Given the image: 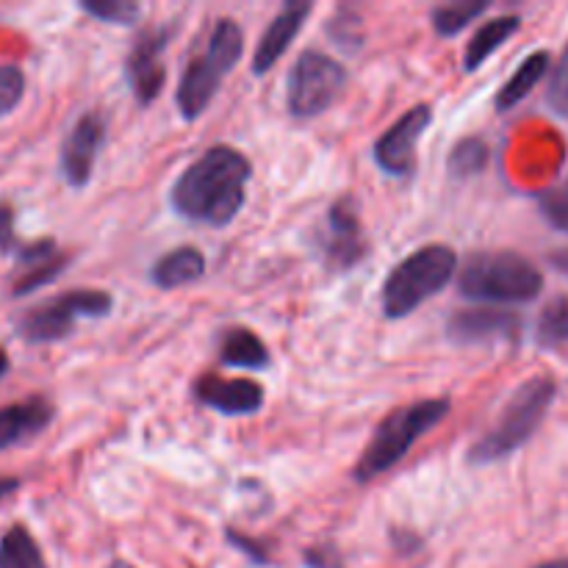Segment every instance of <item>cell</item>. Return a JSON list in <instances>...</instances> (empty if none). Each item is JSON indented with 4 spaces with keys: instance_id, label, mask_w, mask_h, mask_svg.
I'll use <instances>...</instances> for the list:
<instances>
[{
    "instance_id": "cell-1",
    "label": "cell",
    "mask_w": 568,
    "mask_h": 568,
    "mask_svg": "<svg viewBox=\"0 0 568 568\" xmlns=\"http://www.w3.org/2000/svg\"><path fill=\"white\" fill-rule=\"evenodd\" d=\"M253 164L242 150L216 144L181 172L172 186V209L205 227H227L247 200Z\"/></svg>"
},
{
    "instance_id": "cell-2",
    "label": "cell",
    "mask_w": 568,
    "mask_h": 568,
    "mask_svg": "<svg viewBox=\"0 0 568 568\" xmlns=\"http://www.w3.org/2000/svg\"><path fill=\"white\" fill-rule=\"evenodd\" d=\"M544 275L532 261L510 250L475 253L464 261L458 292L471 303L521 305L541 294Z\"/></svg>"
},
{
    "instance_id": "cell-3",
    "label": "cell",
    "mask_w": 568,
    "mask_h": 568,
    "mask_svg": "<svg viewBox=\"0 0 568 568\" xmlns=\"http://www.w3.org/2000/svg\"><path fill=\"white\" fill-rule=\"evenodd\" d=\"M453 405L447 397L436 399H419L405 408H397L392 416L381 422L375 436L369 438L366 449L361 453L358 464H355L353 477L358 483H372L375 477L392 471L405 455L414 449V444L430 430H436L444 419L449 416Z\"/></svg>"
},
{
    "instance_id": "cell-4",
    "label": "cell",
    "mask_w": 568,
    "mask_h": 568,
    "mask_svg": "<svg viewBox=\"0 0 568 568\" xmlns=\"http://www.w3.org/2000/svg\"><path fill=\"white\" fill-rule=\"evenodd\" d=\"M558 383L547 375H538L532 381L521 383L505 403L497 425L469 449V464L488 466L497 460L508 458L516 449L525 447L536 430L541 427L544 416L552 408Z\"/></svg>"
},
{
    "instance_id": "cell-5",
    "label": "cell",
    "mask_w": 568,
    "mask_h": 568,
    "mask_svg": "<svg viewBox=\"0 0 568 568\" xmlns=\"http://www.w3.org/2000/svg\"><path fill=\"white\" fill-rule=\"evenodd\" d=\"M244 53V31L239 28L236 20L231 17H222L211 28V37L205 42V48L189 61V67L183 70L181 81H178V94L175 103L178 111L186 122H194L209 103L214 100V94L220 92L222 81L231 75V70L236 67V61Z\"/></svg>"
},
{
    "instance_id": "cell-6",
    "label": "cell",
    "mask_w": 568,
    "mask_h": 568,
    "mask_svg": "<svg viewBox=\"0 0 568 568\" xmlns=\"http://www.w3.org/2000/svg\"><path fill=\"white\" fill-rule=\"evenodd\" d=\"M458 272V253L447 244H427L388 272L381 292L383 314L388 320H405L419 305L442 294Z\"/></svg>"
},
{
    "instance_id": "cell-7",
    "label": "cell",
    "mask_w": 568,
    "mask_h": 568,
    "mask_svg": "<svg viewBox=\"0 0 568 568\" xmlns=\"http://www.w3.org/2000/svg\"><path fill=\"white\" fill-rule=\"evenodd\" d=\"M109 292L100 288H72L33 305L17 320V336L26 344H53L70 336L81 320H103L111 314Z\"/></svg>"
},
{
    "instance_id": "cell-8",
    "label": "cell",
    "mask_w": 568,
    "mask_h": 568,
    "mask_svg": "<svg viewBox=\"0 0 568 568\" xmlns=\"http://www.w3.org/2000/svg\"><path fill=\"white\" fill-rule=\"evenodd\" d=\"M347 87V70L320 50H305L288 72L286 105L297 120H311L331 109Z\"/></svg>"
},
{
    "instance_id": "cell-9",
    "label": "cell",
    "mask_w": 568,
    "mask_h": 568,
    "mask_svg": "<svg viewBox=\"0 0 568 568\" xmlns=\"http://www.w3.org/2000/svg\"><path fill=\"white\" fill-rule=\"evenodd\" d=\"M320 250L327 270L344 272L358 266L369 253L355 197H342L327 209L320 231Z\"/></svg>"
},
{
    "instance_id": "cell-10",
    "label": "cell",
    "mask_w": 568,
    "mask_h": 568,
    "mask_svg": "<svg viewBox=\"0 0 568 568\" xmlns=\"http://www.w3.org/2000/svg\"><path fill=\"white\" fill-rule=\"evenodd\" d=\"M433 122V109L427 103L414 105L410 111H405L386 133L375 142V155L377 166H381L386 175L410 178L416 172V142L425 136V131Z\"/></svg>"
},
{
    "instance_id": "cell-11",
    "label": "cell",
    "mask_w": 568,
    "mask_h": 568,
    "mask_svg": "<svg viewBox=\"0 0 568 568\" xmlns=\"http://www.w3.org/2000/svg\"><path fill=\"white\" fill-rule=\"evenodd\" d=\"M170 42V28L155 26L144 28L136 39H133L131 50L125 59V78L131 83V92L139 105H150L161 94L166 83V67H164V50Z\"/></svg>"
},
{
    "instance_id": "cell-12",
    "label": "cell",
    "mask_w": 568,
    "mask_h": 568,
    "mask_svg": "<svg viewBox=\"0 0 568 568\" xmlns=\"http://www.w3.org/2000/svg\"><path fill=\"white\" fill-rule=\"evenodd\" d=\"M105 142V116L100 111H83L75 125L67 131L61 142L59 170L67 186L83 189L92 181L94 161H98L100 148Z\"/></svg>"
},
{
    "instance_id": "cell-13",
    "label": "cell",
    "mask_w": 568,
    "mask_h": 568,
    "mask_svg": "<svg viewBox=\"0 0 568 568\" xmlns=\"http://www.w3.org/2000/svg\"><path fill=\"white\" fill-rule=\"evenodd\" d=\"M521 333V316L499 308L455 311L447 322V338L458 347H483V344L510 342Z\"/></svg>"
},
{
    "instance_id": "cell-14",
    "label": "cell",
    "mask_w": 568,
    "mask_h": 568,
    "mask_svg": "<svg viewBox=\"0 0 568 568\" xmlns=\"http://www.w3.org/2000/svg\"><path fill=\"white\" fill-rule=\"evenodd\" d=\"M14 264V277L9 283L11 297H28L37 288H44L53 281H59L64 275L67 264H70V255L61 253L53 239H33V242H26Z\"/></svg>"
},
{
    "instance_id": "cell-15",
    "label": "cell",
    "mask_w": 568,
    "mask_h": 568,
    "mask_svg": "<svg viewBox=\"0 0 568 568\" xmlns=\"http://www.w3.org/2000/svg\"><path fill=\"white\" fill-rule=\"evenodd\" d=\"M194 399L222 416H253L264 408V388L247 377L203 375L194 383Z\"/></svg>"
},
{
    "instance_id": "cell-16",
    "label": "cell",
    "mask_w": 568,
    "mask_h": 568,
    "mask_svg": "<svg viewBox=\"0 0 568 568\" xmlns=\"http://www.w3.org/2000/svg\"><path fill=\"white\" fill-rule=\"evenodd\" d=\"M55 408L44 397H28L22 403L0 408V453L33 442L53 422Z\"/></svg>"
},
{
    "instance_id": "cell-17",
    "label": "cell",
    "mask_w": 568,
    "mask_h": 568,
    "mask_svg": "<svg viewBox=\"0 0 568 568\" xmlns=\"http://www.w3.org/2000/svg\"><path fill=\"white\" fill-rule=\"evenodd\" d=\"M314 6L311 3H286L277 11L275 20L270 22V28L261 37L258 48L253 55V72L255 75H264L272 67L281 61V55L292 48V42L297 39V33L303 31V22L308 20Z\"/></svg>"
},
{
    "instance_id": "cell-18",
    "label": "cell",
    "mask_w": 568,
    "mask_h": 568,
    "mask_svg": "<svg viewBox=\"0 0 568 568\" xmlns=\"http://www.w3.org/2000/svg\"><path fill=\"white\" fill-rule=\"evenodd\" d=\"M205 275V255L197 247H175L161 255L150 270V281L164 292L189 286Z\"/></svg>"
},
{
    "instance_id": "cell-19",
    "label": "cell",
    "mask_w": 568,
    "mask_h": 568,
    "mask_svg": "<svg viewBox=\"0 0 568 568\" xmlns=\"http://www.w3.org/2000/svg\"><path fill=\"white\" fill-rule=\"evenodd\" d=\"M521 28V20L516 14H503V17H494V20L483 22L477 28L475 37L469 39L466 44V53H464V70L466 72H475L480 70V64H486V59H491L510 37H516Z\"/></svg>"
},
{
    "instance_id": "cell-20",
    "label": "cell",
    "mask_w": 568,
    "mask_h": 568,
    "mask_svg": "<svg viewBox=\"0 0 568 568\" xmlns=\"http://www.w3.org/2000/svg\"><path fill=\"white\" fill-rule=\"evenodd\" d=\"M220 361L233 369L261 372L270 366V349L247 327H231L220 338Z\"/></svg>"
},
{
    "instance_id": "cell-21",
    "label": "cell",
    "mask_w": 568,
    "mask_h": 568,
    "mask_svg": "<svg viewBox=\"0 0 568 568\" xmlns=\"http://www.w3.org/2000/svg\"><path fill=\"white\" fill-rule=\"evenodd\" d=\"M547 70H549L547 50H536V53L527 55V59L516 67L514 75H510L508 81L503 83V89L497 92V100H494L497 111L516 109V105H519L521 100H525L527 94L541 83V78L547 75Z\"/></svg>"
},
{
    "instance_id": "cell-22",
    "label": "cell",
    "mask_w": 568,
    "mask_h": 568,
    "mask_svg": "<svg viewBox=\"0 0 568 568\" xmlns=\"http://www.w3.org/2000/svg\"><path fill=\"white\" fill-rule=\"evenodd\" d=\"M0 568H48L37 538L22 525H11L0 536Z\"/></svg>"
},
{
    "instance_id": "cell-23",
    "label": "cell",
    "mask_w": 568,
    "mask_h": 568,
    "mask_svg": "<svg viewBox=\"0 0 568 568\" xmlns=\"http://www.w3.org/2000/svg\"><path fill=\"white\" fill-rule=\"evenodd\" d=\"M486 9H488V0H458V3L436 6L430 20L438 37L449 39V37H458V33L464 31V28H469L477 17L486 14Z\"/></svg>"
},
{
    "instance_id": "cell-24",
    "label": "cell",
    "mask_w": 568,
    "mask_h": 568,
    "mask_svg": "<svg viewBox=\"0 0 568 568\" xmlns=\"http://www.w3.org/2000/svg\"><path fill=\"white\" fill-rule=\"evenodd\" d=\"M536 338L544 349H568V297H555L544 305Z\"/></svg>"
},
{
    "instance_id": "cell-25",
    "label": "cell",
    "mask_w": 568,
    "mask_h": 568,
    "mask_svg": "<svg viewBox=\"0 0 568 568\" xmlns=\"http://www.w3.org/2000/svg\"><path fill=\"white\" fill-rule=\"evenodd\" d=\"M488 166V144L486 139L480 136H466L449 150L447 170L449 175L458 178V181H466V178L480 175Z\"/></svg>"
},
{
    "instance_id": "cell-26",
    "label": "cell",
    "mask_w": 568,
    "mask_h": 568,
    "mask_svg": "<svg viewBox=\"0 0 568 568\" xmlns=\"http://www.w3.org/2000/svg\"><path fill=\"white\" fill-rule=\"evenodd\" d=\"M81 11L100 22H114V26H133L142 14V9L131 0H83Z\"/></svg>"
},
{
    "instance_id": "cell-27",
    "label": "cell",
    "mask_w": 568,
    "mask_h": 568,
    "mask_svg": "<svg viewBox=\"0 0 568 568\" xmlns=\"http://www.w3.org/2000/svg\"><path fill=\"white\" fill-rule=\"evenodd\" d=\"M26 98V72L17 64H0V120L9 116Z\"/></svg>"
},
{
    "instance_id": "cell-28",
    "label": "cell",
    "mask_w": 568,
    "mask_h": 568,
    "mask_svg": "<svg viewBox=\"0 0 568 568\" xmlns=\"http://www.w3.org/2000/svg\"><path fill=\"white\" fill-rule=\"evenodd\" d=\"M538 209H541L544 220L555 227V231L568 236V181L560 186L549 189L538 197Z\"/></svg>"
},
{
    "instance_id": "cell-29",
    "label": "cell",
    "mask_w": 568,
    "mask_h": 568,
    "mask_svg": "<svg viewBox=\"0 0 568 568\" xmlns=\"http://www.w3.org/2000/svg\"><path fill=\"white\" fill-rule=\"evenodd\" d=\"M327 33L338 42V48L344 50H358L364 42V33H361V17L355 11H338L336 17L327 26Z\"/></svg>"
},
{
    "instance_id": "cell-30",
    "label": "cell",
    "mask_w": 568,
    "mask_h": 568,
    "mask_svg": "<svg viewBox=\"0 0 568 568\" xmlns=\"http://www.w3.org/2000/svg\"><path fill=\"white\" fill-rule=\"evenodd\" d=\"M547 103L555 114L566 116L568 120V48L564 50V55H560L558 64H555L552 78H549Z\"/></svg>"
},
{
    "instance_id": "cell-31",
    "label": "cell",
    "mask_w": 568,
    "mask_h": 568,
    "mask_svg": "<svg viewBox=\"0 0 568 568\" xmlns=\"http://www.w3.org/2000/svg\"><path fill=\"white\" fill-rule=\"evenodd\" d=\"M22 244L26 242L14 231V209H11L9 200H0V258H6V255L17 258Z\"/></svg>"
},
{
    "instance_id": "cell-32",
    "label": "cell",
    "mask_w": 568,
    "mask_h": 568,
    "mask_svg": "<svg viewBox=\"0 0 568 568\" xmlns=\"http://www.w3.org/2000/svg\"><path fill=\"white\" fill-rule=\"evenodd\" d=\"M225 536H227V544H231V547H236L242 555H247V558L253 560V564L272 566L270 549L264 547V541H255V538L244 536V532H236V530H227Z\"/></svg>"
},
{
    "instance_id": "cell-33",
    "label": "cell",
    "mask_w": 568,
    "mask_h": 568,
    "mask_svg": "<svg viewBox=\"0 0 568 568\" xmlns=\"http://www.w3.org/2000/svg\"><path fill=\"white\" fill-rule=\"evenodd\" d=\"M305 566L308 568H344V558L333 544H322V547L305 549Z\"/></svg>"
},
{
    "instance_id": "cell-34",
    "label": "cell",
    "mask_w": 568,
    "mask_h": 568,
    "mask_svg": "<svg viewBox=\"0 0 568 568\" xmlns=\"http://www.w3.org/2000/svg\"><path fill=\"white\" fill-rule=\"evenodd\" d=\"M20 491V477H0V505Z\"/></svg>"
},
{
    "instance_id": "cell-35",
    "label": "cell",
    "mask_w": 568,
    "mask_h": 568,
    "mask_svg": "<svg viewBox=\"0 0 568 568\" xmlns=\"http://www.w3.org/2000/svg\"><path fill=\"white\" fill-rule=\"evenodd\" d=\"M549 264H552L560 275L568 277V250H558V253L549 255Z\"/></svg>"
},
{
    "instance_id": "cell-36",
    "label": "cell",
    "mask_w": 568,
    "mask_h": 568,
    "mask_svg": "<svg viewBox=\"0 0 568 568\" xmlns=\"http://www.w3.org/2000/svg\"><path fill=\"white\" fill-rule=\"evenodd\" d=\"M9 369H11V361H9V355H6V349L0 347V381H3L6 372Z\"/></svg>"
},
{
    "instance_id": "cell-37",
    "label": "cell",
    "mask_w": 568,
    "mask_h": 568,
    "mask_svg": "<svg viewBox=\"0 0 568 568\" xmlns=\"http://www.w3.org/2000/svg\"><path fill=\"white\" fill-rule=\"evenodd\" d=\"M536 568H568V558L547 560V564H541V566H536Z\"/></svg>"
},
{
    "instance_id": "cell-38",
    "label": "cell",
    "mask_w": 568,
    "mask_h": 568,
    "mask_svg": "<svg viewBox=\"0 0 568 568\" xmlns=\"http://www.w3.org/2000/svg\"><path fill=\"white\" fill-rule=\"evenodd\" d=\"M111 568H136V566L125 564V560H114V564H111Z\"/></svg>"
}]
</instances>
